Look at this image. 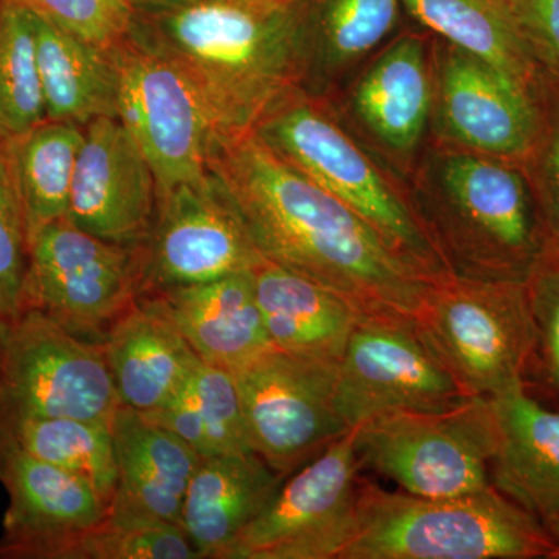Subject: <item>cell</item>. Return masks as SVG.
Returning a JSON list of instances; mask_svg holds the SVG:
<instances>
[{
    "instance_id": "6da1fadb",
    "label": "cell",
    "mask_w": 559,
    "mask_h": 559,
    "mask_svg": "<svg viewBox=\"0 0 559 559\" xmlns=\"http://www.w3.org/2000/svg\"><path fill=\"white\" fill-rule=\"evenodd\" d=\"M209 171L264 259L333 290L360 318L415 319L436 280L253 132L216 139Z\"/></svg>"
},
{
    "instance_id": "7a4b0ae2",
    "label": "cell",
    "mask_w": 559,
    "mask_h": 559,
    "mask_svg": "<svg viewBox=\"0 0 559 559\" xmlns=\"http://www.w3.org/2000/svg\"><path fill=\"white\" fill-rule=\"evenodd\" d=\"M130 36L191 81L218 138L252 132L275 103L304 86L300 0H183L135 9Z\"/></svg>"
},
{
    "instance_id": "3957f363",
    "label": "cell",
    "mask_w": 559,
    "mask_h": 559,
    "mask_svg": "<svg viewBox=\"0 0 559 559\" xmlns=\"http://www.w3.org/2000/svg\"><path fill=\"white\" fill-rule=\"evenodd\" d=\"M411 175L412 205L451 275L527 283L550 259L527 179L513 162L433 140Z\"/></svg>"
},
{
    "instance_id": "277c9868",
    "label": "cell",
    "mask_w": 559,
    "mask_h": 559,
    "mask_svg": "<svg viewBox=\"0 0 559 559\" xmlns=\"http://www.w3.org/2000/svg\"><path fill=\"white\" fill-rule=\"evenodd\" d=\"M252 132L275 156L355 210L426 277L451 275L419 224L409 189L348 131L330 97L297 87Z\"/></svg>"
},
{
    "instance_id": "5b68a950",
    "label": "cell",
    "mask_w": 559,
    "mask_h": 559,
    "mask_svg": "<svg viewBox=\"0 0 559 559\" xmlns=\"http://www.w3.org/2000/svg\"><path fill=\"white\" fill-rule=\"evenodd\" d=\"M554 550L546 525L492 485L430 499L360 480L355 532L341 559H550Z\"/></svg>"
},
{
    "instance_id": "8992f818",
    "label": "cell",
    "mask_w": 559,
    "mask_h": 559,
    "mask_svg": "<svg viewBox=\"0 0 559 559\" xmlns=\"http://www.w3.org/2000/svg\"><path fill=\"white\" fill-rule=\"evenodd\" d=\"M415 323L471 396L495 399L524 389L536 349L527 283L448 275L429 286Z\"/></svg>"
},
{
    "instance_id": "52a82bcc",
    "label": "cell",
    "mask_w": 559,
    "mask_h": 559,
    "mask_svg": "<svg viewBox=\"0 0 559 559\" xmlns=\"http://www.w3.org/2000/svg\"><path fill=\"white\" fill-rule=\"evenodd\" d=\"M362 466L419 498L448 499L491 487L496 423L491 401L474 396L443 412H396L359 425Z\"/></svg>"
},
{
    "instance_id": "ba28073f",
    "label": "cell",
    "mask_w": 559,
    "mask_h": 559,
    "mask_svg": "<svg viewBox=\"0 0 559 559\" xmlns=\"http://www.w3.org/2000/svg\"><path fill=\"white\" fill-rule=\"evenodd\" d=\"M120 406L102 342L33 308L0 318V411L110 423Z\"/></svg>"
},
{
    "instance_id": "9c48e42d",
    "label": "cell",
    "mask_w": 559,
    "mask_h": 559,
    "mask_svg": "<svg viewBox=\"0 0 559 559\" xmlns=\"http://www.w3.org/2000/svg\"><path fill=\"white\" fill-rule=\"evenodd\" d=\"M139 297L135 246L103 240L68 218L28 238L20 310L43 311L76 336L102 342Z\"/></svg>"
},
{
    "instance_id": "30bf717a",
    "label": "cell",
    "mask_w": 559,
    "mask_h": 559,
    "mask_svg": "<svg viewBox=\"0 0 559 559\" xmlns=\"http://www.w3.org/2000/svg\"><path fill=\"white\" fill-rule=\"evenodd\" d=\"M337 369L272 347L231 371L250 448L283 476L352 430L337 409Z\"/></svg>"
},
{
    "instance_id": "8fae6325",
    "label": "cell",
    "mask_w": 559,
    "mask_h": 559,
    "mask_svg": "<svg viewBox=\"0 0 559 559\" xmlns=\"http://www.w3.org/2000/svg\"><path fill=\"white\" fill-rule=\"evenodd\" d=\"M360 468L352 429L283 480L221 559H341L355 532Z\"/></svg>"
},
{
    "instance_id": "7c38bea8",
    "label": "cell",
    "mask_w": 559,
    "mask_h": 559,
    "mask_svg": "<svg viewBox=\"0 0 559 559\" xmlns=\"http://www.w3.org/2000/svg\"><path fill=\"white\" fill-rule=\"evenodd\" d=\"M119 69V119L148 159L159 198L207 179L218 139L207 106L167 58L131 36L114 47Z\"/></svg>"
},
{
    "instance_id": "4fadbf2b",
    "label": "cell",
    "mask_w": 559,
    "mask_h": 559,
    "mask_svg": "<svg viewBox=\"0 0 559 559\" xmlns=\"http://www.w3.org/2000/svg\"><path fill=\"white\" fill-rule=\"evenodd\" d=\"M471 399L415 319H358L337 369V409L349 429L396 412L450 411Z\"/></svg>"
},
{
    "instance_id": "5bb4252c",
    "label": "cell",
    "mask_w": 559,
    "mask_h": 559,
    "mask_svg": "<svg viewBox=\"0 0 559 559\" xmlns=\"http://www.w3.org/2000/svg\"><path fill=\"white\" fill-rule=\"evenodd\" d=\"M134 246L140 296L252 272L267 261L212 173L160 197L148 234Z\"/></svg>"
},
{
    "instance_id": "9a60e30c",
    "label": "cell",
    "mask_w": 559,
    "mask_h": 559,
    "mask_svg": "<svg viewBox=\"0 0 559 559\" xmlns=\"http://www.w3.org/2000/svg\"><path fill=\"white\" fill-rule=\"evenodd\" d=\"M433 140L520 165L535 132L532 94L506 75L433 38Z\"/></svg>"
},
{
    "instance_id": "2e32d148",
    "label": "cell",
    "mask_w": 559,
    "mask_h": 559,
    "mask_svg": "<svg viewBox=\"0 0 559 559\" xmlns=\"http://www.w3.org/2000/svg\"><path fill=\"white\" fill-rule=\"evenodd\" d=\"M0 484L10 506L0 558L69 559L83 535L108 520L109 500L86 481L22 450L0 426Z\"/></svg>"
},
{
    "instance_id": "e0dca14e",
    "label": "cell",
    "mask_w": 559,
    "mask_h": 559,
    "mask_svg": "<svg viewBox=\"0 0 559 559\" xmlns=\"http://www.w3.org/2000/svg\"><path fill=\"white\" fill-rule=\"evenodd\" d=\"M157 200L156 175L120 119L87 123L66 218L103 240L134 246L148 234Z\"/></svg>"
},
{
    "instance_id": "ac0fdd59",
    "label": "cell",
    "mask_w": 559,
    "mask_h": 559,
    "mask_svg": "<svg viewBox=\"0 0 559 559\" xmlns=\"http://www.w3.org/2000/svg\"><path fill=\"white\" fill-rule=\"evenodd\" d=\"M421 33L404 32L382 47L349 91L353 120L404 173L414 170L432 119V55Z\"/></svg>"
},
{
    "instance_id": "d6986e66",
    "label": "cell",
    "mask_w": 559,
    "mask_h": 559,
    "mask_svg": "<svg viewBox=\"0 0 559 559\" xmlns=\"http://www.w3.org/2000/svg\"><path fill=\"white\" fill-rule=\"evenodd\" d=\"M117 485L109 518L179 524L180 510L201 455L170 430L121 406L110 419Z\"/></svg>"
},
{
    "instance_id": "ffe728a7",
    "label": "cell",
    "mask_w": 559,
    "mask_h": 559,
    "mask_svg": "<svg viewBox=\"0 0 559 559\" xmlns=\"http://www.w3.org/2000/svg\"><path fill=\"white\" fill-rule=\"evenodd\" d=\"M202 362L235 371L272 348L253 271L148 294Z\"/></svg>"
},
{
    "instance_id": "44dd1931",
    "label": "cell",
    "mask_w": 559,
    "mask_h": 559,
    "mask_svg": "<svg viewBox=\"0 0 559 559\" xmlns=\"http://www.w3.org/2000/svg\"><path fill=\"white\" fill-rule=\"evenodd\" d=\"M491 401L496 451L492 487L547 522L559 514V412L546 409L524 389Z\"/></svg>"
},
{
    "instance_id": "7402d4cb",
    "label": "cell",
    "mask_w": 559,
    "mask_h": 559,
    "mask_svg": "<svg viewBox=\"0 0 559 559\" xmlns=\"http://www.w3.org/2000/svg\"><path fill=\"white\" fill-rule=\"evenodd\" d=\"M123 406L157 409L200 364L156 300L140 296L102 341Z\"/></svg>"
},
{
    "instance_id": "603a6c76",
    "label": "cell",
    "mask_w": 559,
    "mask_h": 559,
    "mask_svg": "<svg viewBox=\"0 0 559 559\" xmlns=\"http://www.w3.org/2000/svg\"><path fill=\"white\" fill-rule=\"evenodd\" d=\"M285 479L253 451L202 459L187 489L179 525L201 558L221 559Z\"/></svg>"
},
{
    "instance_id": "cb8c5ba5",
    "label": "cell",
    "mask_w": 559,
    "mask_h": 559,
    "mask_svg": "<svg viewBox=\"0 0 559 559\" xmlns=\"http://www.w3.org/2000/svg\"><path fill=\"white\" fill-rule=\"evenodd\" d=\"M253 286L272 347L340 362L360 318L347 300L271 261L253 271Z\"/></svg>"
},
{
    "instance_id": "d4e9b609",
    "label": "cell",
    "mask_w": 559,
    "mask_h": 559,
    "mask_svg": "<svg viewBox=\"0 0 559 559\" xmlns=\"http://www.w3.org/2000/svg\"><path fill=\"white\" fill-rule=\"evenodd\" d=\"M307 46L304 90L330 97L396 32L401 0H300Z\"/></svg>"
},
{
    "instance_id": "484cf974",
    "label": "cell",
    "mask_w": 559,
    "mask_h": 559,
    "mask_svg": "<svg viewBox=\"0 0 559 559\" xmlns=\"http://www.w3.org/2000/svg\"><path fill=\"white\" fill-rule=\"evenodd\" d=\"M33 16L47 120L84 128L102 117L119 119V69L114 49H103Z\"/></svg>"
},
{
    "instance_id": "4316f807",
    "label": "cell",
    "mask_w": 559,
    "mask_h": 559,
    "mask_svg": "<svg viewBox=\"0 0 559 559\" xmlns=\"http://www.w3.org/2000/svg\"><path fill=\"white\" fill-rule=\"evenodd\" d=\"M433 38L479 58L532 94L540 66L533 58L510 0H401Z\"/></svg>"
},
{
    "instance_id": "83f0119b",
    "label": "cell",
    "mask_w": 559,
    "mask_h": 559,
    "mask_svg": "<svg viewBox=\"0 0 559 559\" xmlns=\"http://www.w3.org/2000/svg\"><path fill=\"white\" fill-rule=\"evenodd\" d=\"M84 140V128L46 120L3 143L24 212L27 241L47 224L68 216L70 190Z\"/></svg>"
},
{
    "instance_id": "f1b7e54d",
    "label": "cell",
    "mask_w": 559,
    "mask_h": 559,
    "mask_svg": "<svg viewBox=\"0 0 559 559\" xmlns=\"http://www.w3.org/2000/svg\"><path fill=\"white\" fill-rule=\"evenodd\" d=\"M0 426L22 450L86 481L110 503L117 485L116 448L110 423L24 417L0 411Z\"/></svg>"
},
{
    "instance_id": "f546056e",
    "label": "cell",
    "mask_w": 559,
    "mask_h": 559,
    "mask_svg": "<svg viewBox=\"0 0 559 559\" xmlns=\"http://www.w3.org/2000/svg\"><path fill=\"white\" fill-rule=\"evenodd\" d=\"M47 120L36 57L35 16L0 3V143L20 138Z\"/></svg>"
},
{
    "instance_id": "4dcf8cb0",
    "label": "cell",
    "mask_w": 559,
    "mask_h": 559,
    "mask_svg": "<svg viewBox=\"0 0 559 559\" xmlns=\"http://www.w3.org/2000/svg\"><path fill=\"white\" fill-rule=\"evenodd\" d=\"M535 132L518 167L538 209L550 257H559V75L540 68L532 87Z\"/></svg>"
},
{
    "instance_id": "1f68e13d",
    "label": "cell",
    "mask_w": 559,
    "mask_h": 559,
    "mask_svg": "<svg viewBox=\"0 0 559 559\" xmlns=\"http://www.w3.org/2000/svg\"><path fill=\"white\" fill-rule=\"evenodd\" d=\"M69 559H201L179 524L108 516L75 544Z\"/></svg>"
},
{
    "instance_id": "d6a6232c",
    "label": "cell",
    "mask_w": 559,
    "mask_h": 559,
    "mask_svg": "<svg viewBox=\"0 0 559 559\" xmlns=\"http://www.w3.org/2000/svg\"><path fill=\"white\" fill-rule=\"evenodd\" d=\"M187 389L207 436L209 457L252 451L231 371L200 360L187 378Z\"/></svg>"
},
{
    "instance_id": "836d02e7",
    "label": "cell",
    "mask_w": 559,
    "mask_h": 559,
    "mask_svg": "<svg viewBox=\"0 0 559 559\" xmlns=\"http://www.w3.org/2000/svg\"><path fill=\"white\" fill-rule=\"evenodd\" d=\"M32 11L62 31L114 49L130 38L134 9L130 0H2Z\"/></svg>"
},
{
    "instance_id": "e575fe53",
    "label": "cell",
    "mask_w": 559,
    "mask_h": 559,
    "mask_svg": "<svg viewBox=\"0 0 559 559\" xmlns=\"http://www.w3.org/2000/svg\"><path fill=\"white\" fill-rule=\"evenodd\" d=\"M27 260L24 212L0 143V318L20 311Z\"/></svg>"
},
{
    "instance_id": "d590c367",
    "label": "cell",
    "mask_w": 559,
    "mask_h": 559,
    "mask_svg": "<svg viewBox=\"0 0 559 559\" xmlns=\"http://www.w3.org/2000/svg\"><path fill=\"white\" fill-rule=\"evenodd\" d=\"M536 348L551 384L559 390V257H550L527 282Z\"/></svg>"
},
{
    "instance_id": "8d00e7d4",
    "label": "cell",
    "mask_w": 559,
    "mask_h": 559,
    "mask_svg": "<svg viewBox=\"0 0 559 559\" xmlns=\"http://www.w3.org/2000/svg\"><path fill=\"white\" fill-rule=\"evenodd\" d=\"M510 5L533 58L559 75V0H510Z\"/></svg>"
},
{
    "instance_id": "74e56055",
    "label": "cell",
    "mask_w": 559,
    "mask_h": 559,
    "mask_svg": "<svg viewBox=\"0 0 559 559\" xmlns=\"http://www.w3.org/2000/svg\"><path fill=\"white\" fill-rule=\"evenodd\" d=\"M546 527L549 530L555 544V550L550 559H559V514L557 518H554V520L547 521Z\"/></svg>"
},
{
    "instance_id": "f35d334b",
    "label": "cell",
    "mask_w": 559,
    "mask_h": 559,
    "mask_svg": "<svg viewBox=\"0 0 559 559\" xmlns=\"http://www.w3.org/2000/svg\"><path fill=\"white\" fill-rule=\"evenodd\" d=\"M132 9H150V7L171 5L183 0H130Z\"/></svg>"
},
{
    "instance_id": "ab89813d",
    "label": "cell",
    "mask_w": 559,
    "mask_h": 559,
    "mask_svg": "<svg viewBox=\"0 0 559 559\" xmlns=\"http://www.w3.org/2000/svg\"><path fill=\"white\" fill-rule=\"evenodd\" d=\"M0 3H2V0H0Z\"/></svg>"
}]
</instances>
